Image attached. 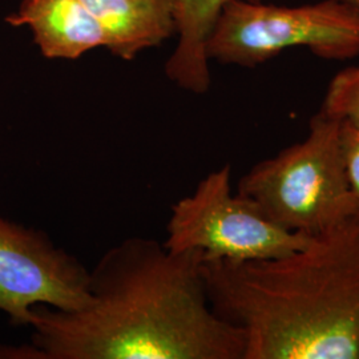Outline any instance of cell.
Here are the masks:
<instances>
[{"instance_id":"obj_7","label":"cell","mask_w":359,"mask_h":359,"mask_svg":"<svg viewBox=\"0 0 359 359\" xmlns=\"http://www.w3.org/2000/svg\"><path fill=\"white\" fill-rule=\"evenodd\" d=\"M6 23L28 27L39 51L50 60H77L107 47L103 28L81 0H23Z\"/></svg>"},{"instance_id":"obj_9","label":"cell","mask_w":359,"mask_h":359,"mask_svg":"<svg viewBox=\"0 0 359 359\" xmlns=\"http://www.w3.org/2000/svg\"><path fill=\"white\" fill-rule=\"evenodd\" d=\"M231 0H173L179 43L165 63V75L182 90L206 93L210 68L206 43L222 8Z\"/></svg>"},{"instance_id":"obj_11","label":"cell","mask_w":359,"mask_h":359,"mask_svg":"<svg viewBox=\"0 0 359 359\" xmlns=\"http://www.w3.org/2000/svg\"><path fill=\"white\" fill-rule=\"evenodd\" d=\"M341 142L347 181L355 201L354 219L359 225V130L341 123Z\"/></svg>"},{"instance_id":"obj_4","label":"cell","mask_w":359,"mask_h":359,"mask_svg":"<svg viewBox=\"0 0 359 359\" xmlns=\"http://www.w3.org/2000/svg\"><path fill=\"white\" fill-rule=\"evenodd\" d=\"M294 47L325 60L359 56V10L338 0L299 7L261 0H231L206 43V56L221 65L256 68Z\"/></svg>"},{"instance_id":"obj_3","label":"cell","mask_w":359,"mask_h":359,"mask_svg":"<svg viewBox=\"0 0 359 359\" xmlns=\"http://www.w3.org/2000/svg\"><path fill=\"white\" fill-rule=\"evenodd\" d=\"M237 193L283 229L308 237L354 219L341 121L320 111L304 140L259 161L238 181Z\"/></svg>"},{"instance_id":"obj_5","label":"cell","mask_w":359,"mask_h":359,"mask_svg":"<svg viewBox=\"0 0 359 359\" xmlns=\"http://www.w3.org/2000/svg\"><path fill=\"white\" fill-rule=\"evenodd\" d=\"M309 238L283 229L249 198L233 193L231 165L225 164L172 205L164 245L173 252L200 250L204 259L245 262L287 255Z\"/></svg>"},{"instance_id":"obj_8","label":"cell","mask_w":359,"mask_h":359,"mask_svg":"<svg viewBox=\"0 0 359 359\" xmlns=\"http://www.w3.org/2000/svg\"><path fill=\"white\" fill-rule=\"evenodd\" d=\"M107 38V50L132 62L176 34L173 0H81Z\"/></svg>"},{"instance_id":"obj_12","label":"cell","mask_w":359,"mask_h":359,"mask_svg":"<svg viewBox=\"0 0 359 359\" xmlns=\"http://www.w3.org/2000/svg\"><path fill=\"white\" fill-rule=\"evenodd\" d=\"M338 1H344V3L350 4V6H353V7H355V8L359 10V0H338Z\"/></svg>"},{"instance_id":"obj_6","label":"cell","mask_w":359,"mask_h":359,"mask_svg":"<svg viewBox=\"0 0 359 359\" xmlns=\"http://www.w3.org/2000/svg\"><path fill=\"white\" fill-rule=\"evenodd\" d=\"M88 281L90 270L46 233L0 217V311L13 325H28L36 305L83 308Z\"/></svg>"},{"instance_id":"obj_2","label":"cell","mask_w":359,"mask_h":359,"mask_svg":"<svg viewBox=\"0 0 359 359\" xmlns=\"http://www.w3.org/2000/svg\"><path fill=\"white\" fill-rule=\"evenodd\" d=\"M210 306L240 327L244 359H359V225L268 259H204Z\"/></svg>"},{"instance_id":"obj_1","label":"cell","mask_w":359,"mask_h":359,"mask_svg":"<svg viewBox=\"0 0 359 359\" xmlns=\"http://www.w3.org/2000/svg\"><path fill=\"white\" fill-rule=\"evenodd\" d=\"M203 262L200 250L126 238L90 270L83 308L34 306L31 345L0 358L244 359V332L210 306Z\"/></svg>"},{"instance_id":"obj_10","label":"cell","mask_w":359,"mask_h":359,"mask_svg":"<svg viewBox=\"0 0 359 359\" xmlns=\"http://www.w3.org/2000/svg\"><path fill=\"white\" fill-rule=\"evenodd\" d=\"M321 111L359 130V65L347 67L330 80Z\"/></svg>"}]
</instances>
